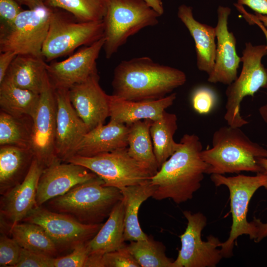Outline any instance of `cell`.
<instances>
[{
	"mask_svg": "<svg viewBox=\"0 0 267 267\" xmlns=\"http://www.w3.org/2000/svg\"><path fill=\"white\" fill-rule=\"evenodd\" d=\"M186 81V74L178 69L149 57H135L121 61L114 69L112 95L131 101L158 99Z\"/></svg>",
	"mask_w": 267,
	"mask_h": 267,
	"instance_id": "cell-1",
	"label": "cell"
},
{
	"mask_svg": "<svg viewBox=\"0 0 267 267\" xmlns=\"http://www.w3.org/2000/svg\"><path fill=\"white\" fill-rule=\"evenodd\" d=\"M179 143V148L150 178L157 186L152 196L155 200L169 198L180 204L192 199L201 187L208 168L201 157L202 143L194 134H184Z\"/></svg>",
	"mask_w": 267,
	"mask_h": 267,
	"instance_id": "cell-2",
	"label": "cell"
},
{
	"mask_svg": "<svg viewBox=\"0 0 267 267\" xmlns=\"http://www.w3.org/2000/svg\"><path fill=\"white\" fill-rule=\"evenodd\" d=\"M211 148L200 154L208 165L206 174L261 173L257 158L267 157V150L252 141L240 128H220L214 133Z\"/></svg>",
	"mask_w": 267,
	"mask_h": 267,
	"instance_id": "cell-3",
	"label": "cell"
},
{
	"mask_svg": "<svg viewBox=\"0 0 267 267\" xmlns=\"http://www.w3.org/2000/svg\"><path fill=\"white\" fill-rule=\"evenodd\" d=\"M122 199L120 189L105 186L97 176L47 202L51 211L70 215L84 224H97L108 218Z\"/></svg>",
	"mask_w": 267,
	"mask_h": 267,
	"instance_id": "cell-4",
	"label": "cell"
},
{
	"mask_svg": "<svg viewBox=\"0 0 267 267\" xmlns=\"http://www.w3.org/2000/svg\"><path fill=\"white\" fill-rule=\"evenodd\" d=\"M160 16L145 0H108L103 19L105 57L110 58L131 36L158 24Z\"/></svg>",
	"mask_w": 267,
	"mask_h": 267,
	"instance_id": "cell-5",
	"label": "cell"
},
{
	"mask_svg": "<svg viewBox=\"0 0 267 267\" xmlns=\"http://www.w3.org/2000/svg\"><path fill=\"white\" fill-rule=\"evenodd\" d=\"M52 8V7H51ZM103 20L82 22L62 9L52 8L49 28L42 48L44 60L51 61L89 45L103 37Z\"/></svg>",
	"mask_w": 267,
	"mask_h": 267,
	"instance_id": "cell-6",
	"label": "cell"
},
{
	"mask_svg": "<svg viewBox=\"0 0 267 267\" xmlns=\"http://www.w3.org/2000/svg\"><path fill=\"white\" fill-rule=\"evenodd\" d=\"M211 179L216 186H226L229 192L232 225L227 239L222 243L221 253L222 258L233 256L234 243L243 234L248 235L254 240L256 227L252 221L247 220L250 200L255 192L261 187L267 189V175L257 173L254 176L238 175L225 177L221 174H212Z\"/></svg>",
	"mask_w": 267,
	"mask_h": 267,
	"instance_id": "cell-7",
	"label": "cell"
},
{
	"mask_svg": "<svg viewBox=\"0 0 267 267\" xmlns=\"http://www.w3.org/2000/svg\"><path fill=\"white\" fill-rule=\"evenodd\" d=\"M267 55V45L245 43L241 57V72L225 90L224 119L227 125L241 128L248 123L241 115V103L245 97L253 96L260 89L267 88V68L262 63L263 57Z\"/></svg>",
	"mask_w": 267,
	"mask_h": 267,
	"instance_id": "cell-8",
	"label": "cell"
},
{
	"mask_svg": "<svg viewBox=\"0 0 267 267\" xmlns=\"http://www.w3.org/2000/svg\"><path fill=\"white\" fill-rule=\"evenodd\" d=\"M52 8L46 5L23 10L9 26L0 28V52L43 57Z\"/></svg>",
	"mask_w": 267,
	"mask_h": 267,
	"instance_id": "cell-9",
	"label": "cell"
},
{
	"mask_svg": "<svg viewBox=\"0 0 267 267\" xmlns=\"http://www.w3.org/2000/svg\"><path fill=\"white\" fill-rule=\"evenodd\" d=\"M65 162L82 166L104 182V185L121 189L142 183L154 174L128 153L127 147L91 157L74 155Z\"/></svg>",
	"mask_w": 267,
	"mask_h": 267,
	"instance_id": "cell-10",
	"label": "cell"
},
{
	"mask_svg": "<svg viewBox=\"0 0 267 267\" xmlns=\"http://www.w3.org/2000/svg\"><path fill=\"white\" fill-rule=\"evenodd\" d=\"M187 221L184 232L180 236L181 248L175 267H215L222 257L218 248L222 244L219 239L213 235L206 241L201 238L202 231L207 224V218L201 213L184 211Z\"/></svg>",
	"mask_w": 267,
	"mask_h": 267,
	"instance_id": "cell-11",
	"label": "cell"
},
{
	"mask_svg": "<svg viewBox=\"0 0 267 267\" xmlns=\"http://www.w3.org/2000/svg\"><path fill=\"white\" fill-rule=\"evenodd\" d=\"M56 101L55 90L45 77L36 111L33 117L31 150L45 168L57 160L55 152Z\"/></svg>",
	"mask_w": 267,
	"mask_h": 267,
	"instance_id": "cell-12",
	"label": "cell"
},
{
	"mask_svg": "<svg viewBox=\"0 0 267 267\" xmlns=\"http://www.w3.org/2000/svg\"><path fill=\"white\" fill-rule=\"evenodd\" d=\"M22 222L42 227L55 244L58 251L70 249L92 239L102 223H83L70 215L37 206Z\"/></svg>",
	"mask_w": 267,
	"mask_h": 267,
	"instance_id": "cell-13",
	"label": "cell"
},
{
	"mask_svg": "<svg viewBox=\"0 0 267 267\" xmlns=\"http://www.w3.org/2000/svg\"><path fill=\"white\" fill-rule=\"evenodd\" d=\"M102 38L85 46L60 61H51L46 65V73L54 89H69L97 72L96 60L103 49Z\"/></svg>",
	"mask_w": 267,
	"mask_h": 267,
	"instance_id": "cell-14",
	"label": "cell"
},
{
	"mask_svg": "<svg viewBox=\"0 0 267 267\" xmlns=\"http://www.w3.org/2000/svg\"><path fill=\"white\" fill-rule=\"evenodd\" d=\"M44 167L34 158L23 180L0 198V224L9 229L22 221L36 208L40 177Z\"/></svg>",
	"mask_w": 267,
	"mask_h": 267,
	"instance_id": "cell-15",
	"label": "cell"
},
{
	"mask_svg": "<svg viewBox=\"0 0 267 267\" xmlns=\"http://www.w3.org/2000/svg\"><path fill=\"white\" fill-rule=\"evenodd\" d=\"M97 177L86 168L57 160L44 168L40 177L36 196L37 206L64 195L75 186Z\"/></svg>",
	"mask_w": 267,
	"mask_h": 267,
	"instance_id": "cell-16",
	"label": "cell"
},
{
	"mask_svg": "<svg viewBox=\"0 0 267 267\" xmlns=\"http://www.w3.org/2000/svg\"><path fill=\"white\" fill-rule=\"evenodd\" d=\"M231 9L220 5L217 9L216 25V52L214 68L208 75V81L229 85L237 78L241 57L237 54L236 40L228 28V19Z\"/></svg>",
	"mask_w": 267,
	"mask_h": 267,
	"instance_id": "cell-17",
	"label": "cell"
},
{
	"mask_svg": "<svg viewBox=\"0 0 267 267\" xmlns=\"http://www.w3.org/2000/svg\"><path fill=\"white\" fill-rule=\"evenodd\" d=\"M56 101L55 152L57 158L65 162L89 131L73 108L68 89H54Z\"/></svg>",
	"mask_w": 267,
	"mask_h": 267,
	"instance_id": "cell-18",
	"label": "cell"
},
{
	"mask_svg": "<svg viewBox=\"0 0 267 267\" xmlns=\"http://www.w3.org/2000/svg\"><path fill=\"white\" fill-rule=\"evenodd\" d=\"M99 80L96 72L68 90L73 108L89 130L103 124L109 117L110 95L102 89Z\"/></svg>",
	"mask_w": 267,
	"mask_h": 267,
	"instance_id": "cell-19",
	"label": "cell"
},
{
	"mask_svg": "<svg viewBox=\"0 0 267 267\" xmlns=\"http://www.w3.org/2000/svg\"><path fill=\"white\" fill-rule=\"evenodd\" d=\"M176 93L155 100L131 101L110 95V120L130 125L143 120L155 121L160 118L166 109L174 103Z\"/></svg>",
	"mask_w": 267,
	"mask_h": 267,
	"instance_id": "cell-20",
	"label": "cell"
},
{
	"mask_svg": "<svg viewBox=\"0 0 267 267\" xmlns=\"http://www.w3.org/2000/svg\"><path fill=\"white\" fill-rule=\"evenodd\" d=\"M129 132V125L110 120L106 125H100L89 130L77 145L73 156L91 157L127 147Z\"/></svg>",
	"mask_w": 267,
	"mask_h": 267,
	"instance_id": "cell-21",
	"label": "cell"
},
{
	"mask_svg": "<svg viewBox=\"0 0 267 267\" xmlns=\"http://www.w3.org/2000/svg\"><path fill=\"white\" fill-rule=\"evenodd\" d=\"M177 15L194 41L198 70L210 74L214 66L216 52L215 27L196 20L193 16L192 8L186 4L179 6Z\"/></svg>",
	"mask_w": 267,
	"mask_h": 267,
	"instance_id": "cell-22",
	"label": "cell"
},
{
	"mask_svg": "<svg viewBox=\"0 0 267 267\" xmlns=\"http://www.w3.org/2000/svg\"><path fill=\"white\" fill-rule=\"evenodd\" d=\"M157 188L150 179L142 183L121 189L124 209L125 241L146 239L148 236L142 230L138 213L142 203L152 197Z\"/></svg>",
	"mask_w": 267,
	"mask_h": 267,
	"instance_id": "cell-23",
	"label": "cell"
},
{
	"mask_svg": "<svg viewBox=\"0 0 267 267\" xmlns=\"http://www.w3.org/2000/svg\"><path fill=\"white\" fill-rule=\"evenodd\" d=\"M122 199L114 207L97 233L86 243L88 255L103 256L126 246L124 209Z\"/></svg>",
	"mask_w": 267,
	"mask_h": 267,
	"instance_id": "cell-24",
	"label": "cell"
},
{
	"mask_svg": "<svg viewBox=\"0 0 267 267\" xmlns=\"http://www.w3.org/2000/svg\"><path fill=\"white\" fill-rule=\"evenodd\" d=\"M34 154L30 149L0 145V193L3 195L26 176Z\"/></svg>",
	"mask_w": 267,
	"mask_h": 267,
	"instance_id": "cell-25",
	"label": "cell"
},
{
	"mask_svg": "<svg viewBox=\"0 0 267 267\" xmlns=\"http://www.w3.org/2000/svg\"><path fill=\"white\" fill-rule=\"evenodd\" d=\"M40 94L16 86L6 75L0 83V110L17 117L33 119Z\"/></svg>",
	"mask_w": 267,
	"mask_h": 267,
	"instance_id": "cell-26",
	"label": "cell"
},
{
	"mask_svg": "<svg viewBox=\"0 0 267 267\" xmlns=\"http://www.w3.org/2000/svg\"><path fill=\"white\" fill-rule=\"evenodd\" d=\"M44 59L31 55H17L6 73L17 86L40 94L46 75Z\"/></svg>",
	"mask_w": 267,
	"mask_h": 267,
	"instance_id": "cell-27",
	"label": "cell"
},
{
	"mask_svg": "<svg viewBox=\"0 0 267 267\" xmlns=\"http://www.w3.org/2000/svg\"><path fill=\"white\" fill-rule=\"evenodd\" d=\"M152 121L143 120L129 125L127 149L133 158L149 169L154 175L159 168L150 133Z\"/></svg>",
	"mask_w": 267,
	"mask_h": 267,
	"instance_id": "cell-28",
	"label": "cell"
},
{
	"mask_svg": "<svg viewBox=\"0 0 267 267\" xmlns=\"http://www.w3.org/2000/svg\"><path fill=\"white\" fill-rule=\"evenodd\" d=\"M177 116L164 111L158 119L153 121L150 128L154 154L159 169L161 165L179 148L174 135L178 129Z\"/></svg>",
	"mask_w": 267,
	"mask_h": 267,
	"instance_id": "cell-29",
	"label": "cell"
},
{
	"mask_svg": "<svg viewBox=\"0 0 267 267\" xmlns=\"http://www.w3.org/2000/svg\"><path fill=\"white\" fill-rule=\"evenodd\" d=\"M8 232L22 248L53 258L58 253L52 240L44 228L37 224L18 222L11 226Z\"/></svg>",
	"mask_w": 267,
	"mask_h": 267,
	"instance_id": "cell-30",
	"label": "cell"
},
{
	"mask_svg": "<svg viewBox=\"0 0 267 267\" xmlns=\"http://www.w3.org/2000/svg\"><path fill=\"white\" fill-rule=\"evenodd\" d=\"M33 119L17 117L0 110V145L31 149Z\"/></svg>",
	"mask_w": 267,
	"mask_h": 267,
	"instance_id": "cell-31",
	"label": "cell"
},
{
	"mask_svg": "<svg viewBox=\"0 0 267 267\" xmlns=\"http://www.w3.org/2000/svg\"><path fill=\"white\" fill-rule=\"evenodd\" d=\"M126 247L140 267H175L174 261L166 255L163 244L151 236L130 241Z\"/></svg>",
	"mask_w": 267,
	"mask_h": 267,
	"instance_id": "cell-32",
	"label": "cell"
},
{
	"mask_svg": "<svg viewBox=\"0 0 267 267\" xmlns=\"http://www.w3.org/2000/svg\"><path fill=\"white\" fill-rule=\"evenodd\" d=\"M108 0H45V5L65 10L82 22L103 20Z\"/></svg>",
	"mask_w": 267,
	"mask_h": 267,
	"instance_id": "cell-33",
	"label": "cell"
},
{
	"mask_svg": "<svg viewBox=\"0 0 267 267\" xmlns=\"http://www.w3.org/2000/svg\"><path fill=\"white\" fill-rule=\"evenodd\" d=\"M22 247L12 237L1 232L0 236V267H15L17 264Z\"/></svg>",
	"mask_w": 267,
	"mask_h": 267,
	"instance_id": "cell-34",
	"label": "cell"
},
{
	"mask_svg": "<svg viewBox=\"0 0 267 267\" xmlns=\"http://www.w3.org/2000/svg\"><path fill=\"white\" fill-rule=\"evenodd\" d=\"M191 101L193 109L200 114L209 113L215 105L217 96L212 89L200 87L193 91Z\"/></svg>",
	"mask_w": 267,
	"mask_h": 267,
	"instance_id": "cell-35",
	"label": "cell"
},
{
	"mask_svg": "<svg viewBox=\"0 0 267 267\" xmlns=\"http://www.w3.org/2000/svg\"><path fill=\"white\" fill-rule=\"evenodd\" d=\"M103 267H140L126 246L104 254L102 258Z\"/></svg>",
	"mask_w": 267,
	"mask_h": 267,
	"instance_id": "cell-36",
	"label": "cell"
},
{
	"mask_svg": "<svg viewBox=\"0 0 267 267\" xmlns=\"http://www.w3.org/2000/svg\"><path fill=\"white\" fill-rule=\"evenodd\" d=\"M88 256L86 243L76 246L71 253L53 258V267H84Z\"/></svg>",
	"mask_w": 267,
	"mask_h": 267,
	"instance_id": "cell-37",
	"label": "cell"
},
{
	"mask_svg": "<svg viewBox=\"0 0 267 267\" xmlns=\"http://www.w3.org/2000/svg\"><path fill=\"white\" fill-rule=\"evenodd\" d=\"M53 258L22 248L19 261L15 267H53Z\"/></svg>",
	"mask_w": 267,
	"mask_h": 267,
	"instance_id": "cell-38",
	"label": "cell"
},
{
	"mask_svg": "<svg viewBox=\"0 0 267 267\" xmlns=\"http://www.w3.org/2000/svg\"><path fill=\"white\" fill-rule=\"evenodd\" d=\"M23 10L15 0H0V28L10 25Z\"/></svg>",
	"mask_w": 267,
	"mask_h": 267,
	"instance_id": "cell-39",
	"label": "cell"
},
{
	"mask_svg": "<svg viewBox=\"0 0 267 267\" xmlns=\"http://www.w3.org/2000/svg\"><path fill=\"white\" fill-rule=\"evenodd\" d=\"M234 5L236 9L242 14L243 18L249 24L257 25L260 28L266 37L267 45V28L256 18L255 14L247 12L243 6L237 3H234ZM259 112L262 118L267 123V104L262 106L259 109Z\"/></svg>",
	"mask_w": 267,
	"mask_h": 267,
	"instance_id": "cell-40",
	"label": "cell"
},
{
	"mask_svg": "<svg viewBox=\"0 0 267 267\" xmlns=\"http://www.w3.org/2000/svg\"><path fill=\"white\" fill-rule=\"evenodd\" d=\"M0 83L3 80L17 54L11 51L0 52Z\"/></svg>",
	"mask_w": 267,
	"mask_h": 267,
	"instance_id": "cell-41",
	"label": "cell"
},
{
	"mask_svg": "<svg viewBox=\"0 0 267 267\" xmlns=\"http://www.w3.org/2000/svg\"><path fill=\"white\" fill-rule=\"evenodd\" d=\"M236 3L246 5L257 13L267 15V0H236Z\"/></svg>",
	"mask_w": 267,
	"mask_h": 267,
	"instance_id": "cell-42",
	"label": "cell"
},
{
	"mask_svg": "<svg viewBox=\"0 0 267 267\" xmlns=\"http://www.w3.org/2000/svg\"><path fill=\"white\" fill-rule=\"evenodd\" d=\"M252 222L256 227V234L254 240L259 242L267 236V222L264 223L256 218H254Z\"/></svg>",
	"mask_w": 267,
	"mask_h": 267,
	"instance_id": "cell-43",
	"label": "cell"
},
{
	"mask_svg": "<svg viewBox=\"0 0 267 267\" xmlns=\"http://www.w3.org/2000/svg\"><path fill=\"white\" fill-rule=\"evenodd\" d=\"M20 4L27 6L29 9L44 5L45 0H15Z\"/></svg>",
	"mask_w": 267,
	"mask_h": 267,
	"instance_id": "cell-44",
	"label": "cell"
},
{
	"mask_svg": "<svg viewBox=\"0 0 267 267\" xmlns=\"http://www.w3.org/2000/svg\"><path fill=\"white\" fill-rule=\"evenodd\" d=\"M148 5L156 11L160 16L164 12L163 4L161 0H145Z\"/></svg>",
	"mask_w": 267,
	"mask_h": 267,
	"instance_id": "cell-45",
	"label": "cell"
},
{
	"mask_svg": "<svg viewBox=\"0 0 267 267\" xmlns=\"http://www.w3.org/2000/svg\"><path fill=\"white\" fill-rule=\"evenodd\" d=\"M257 162L261 168V173L267 175V157H258Z\"/></svg>",
	"mask_w": 267,
	"mask_h": 267,
	"instance_id": "cell-46",
	"label": "cell"
},
{
	"mask_svg": "<svg viewBox=\"0 0 267 267\" xmlns=\"http://www.w3.org/2000/svg\"><path fill=\"white\" fill-rule=\"evenodd\" d=\"M255 15L256 18L259 20L267 28V15H263L256 13Z\"/></svg>",
	"mask_w": 267,
	"mask_h": 267,
	"instance_id": "cell-47",
	"label": "cell"
}]
</instances>
